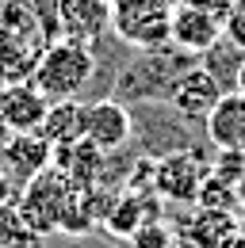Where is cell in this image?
<instances>
[{
  "mask_svg": "<svg viewBox=\"0 0 245 248\" xmlns=\"http://www.w3.org/2000/svg\"><path fill=\"white\" fill-rule=\"evenodd\" d=\"M92 73H96V58H92L88 42H77V38H50L35 62V88L46 95L50 103L58 99H77V95L88 88Z\"/></svg>",
  "mask_w": 245,
  "mask_h": 248,
  "instance_id": "obj_1",
  "label": "cell"
},
{
  "mask_svg": "<svg viewBox=\"0 0 245 248\" xmlns=\"http://www.w3.org/2000/svg\"><path fill=\"white\" fill-rule=\"evenodd\" d=\"M192 65V54H184L180 46L165 42L153 50H138L130 62L119 69L115 92L122 103H150L153 95H169L173 80Z\"/></svg>",
  "mask_w": 245,
  "mask_h": 248,
  "instance_id": "obj_2",
  "label": "cell"
},
{
  "mask_svg": "<svg viewBox=\"0 0 245 248\" xmlns=\"http://www.w3.org/2000/svg\"><path fill=\"white\" fill-rule=\"evenodd\" d=\"M173 8L176 0H119L111 4L107 31L130 50H153L173 38Z\"/></svg>",
  "mask_w": 245,
  "mask_h": 248,
  "instance_id": "obj_3",
  "label": "cell"
},
{
  "mask_svg": "<svg viewBox=\"0 0 245 248\" xmlns=\"http://www.w3.org/2000/svg\"><path fill=\"white\" fill-rule=\"evenodd\" d=\"M65 195H69V180H65L61 168L50 164L46 172H38L35 180H27V184L19 187L16 210H19V217H23L27 229L50 237V233H58V229H61V206H65Z\"/></svg>",
  "mask_w": 245,
  "mask_h": 248,
  "instance_id": "obj_4",
  "label": "cell"
},
{
  "mask_svg": "<svg viewBox=\"0 0 245 248\" xmlns=\"http://www.w3.org/2000/svg\"><path fill=\"white\" fill-rule=\"evenodd\" d=\"M211 160L195 149H173L153 160V191L165 202H195Z\"/></svg>",
  "mask_w": 245,
  "mask_h": 248,
  "instance_id": "obj_5",
  "label": "cell"
},
{
  "mask_svg": "<svg viewBox=\"0 0 245 248\" xmlns=\"http://www.w3.org/2000/svg\"><path fill=\"white\" fill-rule=\"evenodd\" d=\"M222 95H226V84L199 62V65H188L180 77L173 80V88H169V107L180 115L184 123H199L203 126Z\"/></svg>",
  "mask_w": 245,
  "mask_h": 248,
  "instance_id": "obj_6",
  "label": "cell"
},
{
  "mask_svg": "<svg viewBox=\"0 0 245 248\" xmlns=\"http://www.w3.org/2000/svg\"><path fill=\"white\" fill-rule=\"evenodd\" d=\"M81 134H85V141H92L100 153L111 156L115 149H122V145L134 138V115H130V107H126L122 99H100V103L85 107Z\"/></svg>",
  "mask_w": 245,
  "mask_h": 248,
  "instance_id": "obj_7",
  "label": "cell"
},
{
  "mask_svg": "<svg viewBox=\"0 0 245 248\" xmlns=\"http://www.w3.org/2000/svg\"><path fill=\"white\" fill-rule=\"evenodd\" d=\"M169 42L180 46L192 58H203L207 50H214L222 42V16L211 12V8L176 0V8H173V38Z\"/></svg>",
  "mask_w": 245,
  "mask_h": 248,
  "instance_id": "obj_8",
  "label": "cell"
},
{
  "mask_svg": "<svg viewBox=\"0 0 245 248\" xmlns=\"http://www.w3.org/2000/svg\"><path fill=\"white\" fill-rule=\"evenodd\" d=\"M54 164V145L35 130V134H12V141L0 153V168L23 187L27 180H35L38 172H46Z\"/></svg>",
  "mask_w": 245,
  "mask_h": 248,
  "instance_id": "obj_9",
  "label": "cell"
},
{
  "mask_svg": "<svg viewBox=\"0 0 245 248\" xmlns=\"http://www.w3.org/2000/svg\"><path fill=\"white\" fill-rule=\"evenodd\" d=\"M50 111V99L35 88V80L0 88V119L12 126V134H35Z\"/></svg>",
  "mask_w": 245,
  "mask_h": 248,
  "instance_id": "obj_10",
  "label": "cell"
},
{
  "mask_svg": "<svg viewBox=\"0 0 245 248\" xmlns=\"http://www.w3.org/2000/svg\"><path fill=\"white\" fill-rule=\"evenodd\" d=\"M150 217H157V199L153 195H142V191H122V195H111L104 214H100V229L115 241H126L138 225H146Z\"/></svg>",
  "mask_w": 245,
  "mask_h": 248,
  "instance_id": "obj_11",
  "label": "cell"
},
{
  "mask_svg": "<svg viewBox=\"0 0 245 248\" xmlns=\"http://www.w3.org/2000/svg\"><path fill=\"white\" fill-rule=\"evenodd\" d=\"M203 134L214 149L245 153V92H226L203 123Z\"/></svg>",
  "mask_w": 245,
  "mask_h": 248,
  "instance_id": "obj_12",
  "label": "cell"
},
{
  "mask_svg": "<svg viewBox=\"0 0 245 248\" xmlns=\"http://www.w3.org/2000/svg\"><path fill=\"white\" fill-rule=\"evenodd\" d=\"M54 12L61 38H77V42H96V34L111 23L107 0H58Z\"/></svg>",
  "mask_w": 245,
  "mask_h": 248,
  "instance_id": "obj_13",
  "label": "cell"
},
{
  "mask_svg": "<svg viewBox=\"0 0 245 248\" xmlns=\"http://www.w3.org/2000/svg\"><path fill=\"white\" fill-rule=\"evenodd\" d=\"M104 164H107V153H100L92 141H73V145H61L54 149V168L65 172L69 187H100L104 180Z\"/></svg>",
  "mask_w": 245,
  "mask_h": 248,
  "instance_id": "obj_14",
  "label": "cell"
},
{
  "mask_svg": "<svg viewBox=\"0 0 245 248\" xmlns=\"http://www.w3.org/2000/svg\"><path fill=\"white\" fill-rule=\"evenodd\" d=\"M234 233H238V214L234 210L199 206L188 221V241H195L199 248H222Z\"/></svg>",
  "mask_w": 245,
  "mask_h": 248,
  "instance_id": "obj_15",
  "label": "cell"
},
{
  "mask_svg": "<svg viewBox=\"0 0 245 248\" xmlns=\"http://www.w3.org/2000/svg\"><path fill=\"white\" fill-rule=\"evenodd\" d=\"M81 115H85V107L77 103V99H58V103H50V111H46V119L38 126V134L61 149V145H73V141H81L85 134H81Z\"/></svg>",
  "mask_w": 245,
  "mask_h": 248,
  "instance_id": "obj_16",
  "label": "cell"
},
{
  "mask_svg": "<svg viewBox=\"0 0 245 248\" xmlns=\"http://www.w3.org/2000/svg\"><path fill=\"white\" fill-rule=\"evenodd\" d=\"M38 54H42V50H38V46H31V42H19V38H4V42H0V88L31 80Z\"/></svg>",
  "mask_w": 245,
  "mask_h": 248,
  "instance_id": "obj_17",
  "label": "cell"
},
{
  "mask_svg": "<svg viewBox=\"0 0 245 248\" xmlns=\"http://www.w3.org/2000/svg\"><path fill=\"white\" fill-rule=\"evenodd\" d=\"M195 206H214V210H238L242 202H238V184L230 180V176H222V172H207L203 176V187H199V199H195Z\"/></svg>",
  "mask_w": 245,
  "mask_h": 248,
  "instance_id": "obj_18",
  "label": "cell"
},
{
  "mask_svg": "<svg viewBox=\"0 0 245 248\" xmlns=\"http://www.w3.org/2000/svg\"><path fill=\"white\" fill-rule=\"evenodd\" d=\"M126 248H176V233H173L161 217H150L146 225H138V229L126 237Z\"/></svg>",
  "mask_w": 245,
  "mask_h": 248,
  "instance_id": "obj_19",
  "label": "cell"
},
{
  "mask_svg": "<svg viewBox=\"0 0 245 248\" xmlns=\"http://www.w3.org/2000/svg\"><path fill=\"white\" fill-rule=\"evenodd\" d=\"M222 38H226L234 50L245 54V4H238V8L226 12V19H222Z\"/></svg>",
  "mask_w": 245,
  "mask_h": 248,
  "instance_id": "obj_20",
  "label": "cell"
},
{
  "mask_svg": "<svg viewBox=\"0 0 245 248\" xmlns=\"http://www.w3.org/2000/svg\"><path fill=\"white\" fill-rule=\"evenodd\" d=\"M0 248H46V237L23 225V229H19V233H12L8 241H0Z\"/></svg>",
  "mask_w": 245,
  "mask_h": 248,
  "instance_id": "obj_21",
  "label": "cell"
},
{
  "mask_svg": "<svg viewBox=\"0 0 245 248\" xmlns=\"http://www.w3.org/2000/svg\"><path fill=\"white\" fill-rule=\"evenodd\" d=\"M16 199H19V184L0 168V206H16Z\"/></svg>",
  "mask_w": 245,
  "mask_h": 248,
  "instance_id": "obj_22",
  "label": "cell"
},
{
  "mask_svg": "<svg viewBox=\"0 0 245 248\" xmlns=\"http://www.w3.org/2000/svg\"><path fill=\"white\" fill-rule=\"evenodd\" d=\"M234 92H245V54L238 62V73H234Z\"/></svg>",
  "mask_w": 245,
  "mask_h": 248,
  "instance_id": "obj_23",
  "label": "cell"
},
{
  "mask_svg": "<svg viewBox=\"0 0 245 248\" xmlns=\"http://www.w3.org/2000/svg\"><path fill=\"white\" fill-rule=\"evenodd\" d=\"M8 141H12V126L0 119V153H4V145H8Z\"/></svg>",
  "mask_w": 245,
  "mask_h": 248,
  "instance_id": "obj_24",
  "label": "cell"
},
{
  "mask_svg": "<svg viewBox=\"0 0 245 248\" xmlns=\"http://www.w3.org/2000/svg\"><path fill=\"white\" fill-rule=\"evenodd\" d=\"M222 248H245V233L238 229V233H234V237H230V241H226Z\"/></svg>",
  "mask_w": 245,
  "mask_h": 248,
  "instance_id": "obj_25",
  "label": "cell"
},
{
  "mask_svg": "<svg viewBox=\"0 0 245 248\" xmlns=\"http://www.w3.org/2000/svg\"><path fill=\"white\" fill-rule=\"evenodd\" d=\"M238 202L245 206V168H242V176H238Z\"/></svg>",
  "mask_w": 245,
  "mask_h": 248,
  "instance_id": "obj_26",
  "label": "cell"
},
{
  "mask_svg": "<svg viewBox=\"0 0 245 248\" xmlns=\"http://www.w3.org/2000/svg\"><path fill=\"white\" fill-rule=\"evenodd\" d=\"M176 248H199L195 241H176Z\"/></svg>",
  "mask_w": 245,
  "mask_h": 248,
  "instance_id": "obj_27",
  "label": "cell"
},
{
  "mask_svg": "<svg viewBox=\"0 0 245 248\" xmlns=\"http://www.w3.org/2000/svg\"><path fill=\"white\" fill-rule=\"evenodd\" d=\"M230 4H234V8H238V4H245V0H230Z\"/></svg>",
  "mask_w": 245,
  "mask_h": 248,
  "instance_id": "obj_28",
  "label": "cell"
},
{
  "mask_svg": "<svg viewBox=\"0 0 245 248\" xmlns=\"http://www.w3.org/2000/svg\"><path fill=\"white\" fill-rule=\"evenodd\" d=\"M107 4H119V0H107Z\"/></svg>",
  "mask_w": 245,
  "mask_h": 248,
  "instance_id": "obj_29",
  "label": "cell"
}]
</instances>
